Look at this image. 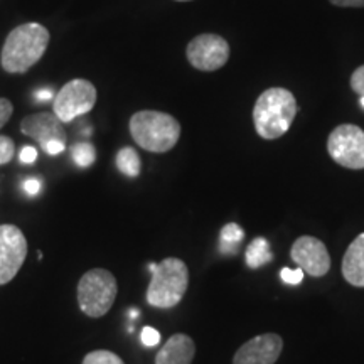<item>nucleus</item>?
I'll return each instance as SVG.
<instances>
[{
  "label": "nucleus",
  "mask_w": 364,
  "mask_h": 364,
  "mask_svg": "<svg viewBox=\"0 0 364 364\" xmlns=\"http://www.w3.org/2000/svg\"><path fill=\"white\" fill-rule=\"evenodd\" d=\"M49 31L38 22L17 26L9 33L4 43L0 65L11 75H22L44 56L49 44Z\"/></svg>",
  "instance_id": "nucleus-1"
},
{
  "label": "nucleus",
  "mask_w": 364,
  "mask_h": 364,
  "mask_svg": "<svg viewBox=\"0 0 364 364\" xmlns=\"http://www.w3.org/2000/svg\"><path fill=\"white\" fill-rule=\"evenodd\" d=\"M297 100L285 88H268L258 97L253 107V125L265 140L284 136L297 117Z\"/></svg>",
  "instance_id": "nucleus-2"
},
{
  "label": "nucleus",
  "mask_w": 364,
  "mask_h": 364,
  "mask_svg": "<svg viewBox=\"0 0 364 364\" xmlns=\"http://www.w3.org/2000/svg\"><path fill=\"white\" fill-rule=\"evenodd\" d=\"M129 127L135 144L149 152L166 154L179 142L181 124L169 113L157 110L136 112L132 115Z\"/></svg>",
  "instance_id": "nucleus-3"
},
{
  "label": "nucleus",
  "mask_w": 364,
  "mask_h": 364,
  "mask_svg": "<svg viewBox=\"0 0 364 364\" xmlns=\"http://www.w3.org/2000/svg\"><path fill=\"white\" fill-rule=\"evenodd\" d=\"M152 280L147 289L149 306L172 309L181 302L189 287V268L181 258H166L161 263H150Z\"/></svg>",
  "instance_id": "nucleus-4"
},
{
  "label": "nucleus",
  "mask_w": 364,
  "mask_h": 364,
  "mask_svg": "<svg viewBox=\"0 0 364 364\" xmlns=\"http://www.w3.org/2000/svg\"><path fill=\"white\" fill-rule=\"evenodd\" d=\"M118 294L117 279L105 268L88 270L78 284V306L85 316L98 318L110 311Z\"/></svg>",
  "instance_id": "nucleus-5"
},
{
  "label": "nucleus",
  "mask_w": 364,
  "mask_h": 364,
  "mask_svg": "<svg viewBox=\"0 0 364 364\" xmlns=\"http://www.w3.org/2000/svg\"><path fill=\"white\" fill-rule=\"evenodd\" d=\"M97 103V88L88 80L68 81L53 100V112L63 124H70L93 110Z\"/></svg>",
  "instance_id": "nucleus-6"
},
{
  "label": "nucleus",
  "mask_w": 364,
  "mask_h": 364,
  "mask_svg": "<svg viewBox=\"0 0 364 364\" xmlns=\"http://www.w3.org/2000/svg\"><path fill=\"white\" fill-rule=\"evenodd\" d=\"M327 152L346 169H364V130L353 124L336 127L327 139Z\"/></svg>",
  "instance_id": "nucleus-7"
},
{
  "label": "nucleus",
  "mask_w": 364,
  "mask_h": 364,
  "mask_svg": "<svg viewBox=\"0 0 364 364\" xmlns=\"http://www.w3.org/2000/svg\"><path fill=\"white\" fill-rule=\"evenodd\" d=\"M186 56L191 66L199 71H218L230 59V44L218 34H201L188 44Z\"/></svg>",
  "instance_id": "nucleus-8"
},
{
  "label": "nucleus",
  "mask_w": 364,
  "mask_h": 364,
  "mask_svg": "<svg viewBox=\"0 0 364 364\" xmlns=\"http://www.w3.org/2000/svg\"><path fill=\"white\" fill-rule=\"evenodd\" d=\"M27 257V240L14 225H0V285L12 282Z\"/></svg>",
  "instance_id": "nucleus-9"
},
{
  "label": "nucleus",
  "mask_w": 364,
  "mask_h": 364,
  "mask_svg": "<svg viewBox=\"0 0 364 364\" xmlns=\"http://www.w3.org/2000/svg\"><path fill=\"white\" fill-rule=\"evenodd\" d=\"M290 257L300 270L311 277H324L331 270V257L326 245L314 236H300L290 250Z\"/></svg>",
  "instance_id": "nucleus-10"
},
{
  "label": "nucleus",
  "mask_w": 364,
  "mask_h": 364,
  "mask_svg": "<svg viewBox=\"0 0 364 364\" xmlns=\"http://www.w3.org/2000/svg\"><path fill=\"white\" fill-rule=\"evenodd\" d=\"M284 351V339L279 334L257 336L235 353L233 364H275Z\"/></svg>",
  "instance_id": "nucleus-11"
},
{
  "label": "nucleus",
  "mask_w": 364,
  "mask_h": 364,
  "mask_svg": "<svg viewBox=\"0 0 364 364\" xmlns=\"http://www.w3.org/2000/svg\"><path fill=\"white\" fill-rule=\"evenodd\" d=\"M21 132L46 149L51 142H65L68 140L63 122L54 115V112H41L26 117L21 122Z\"/></svg>",
  "instance_id": "nucleus-12"
},
{
  "label": "nucleus",
  "mask_w": 364,
  "mask_h": 364,
  "mask_svg": "<svg viewBox=\"0 0 364 364\" xmlns=\"http://www.w3.org/2000/svg\"><path fill=\"white\" fill-rule=\"evenodd\" d=\"M194 354V341L186 334H174L157 353L156 364H191Z\"/></svg>",
  "instance_id": "nucleus-13"
},
{
  "label": "nucleus",
  "mask_w": 364,
  "mask_h": 364,
  "mask_svg": "<svg viewBox=\"0 0 364 364\" xmlns=\"http://www.w3.org/2000/svg\"><path fill=\"white\" fill-rule=\"evenodd\" d=\"M343 277L353 287H364V233L359 235L346 250Z\"/></svg>",
  "instance_id": "nucleus-14"
},
{
  "label": "nucleus",
  "mask_w": 364,
  "mask_h": 364,
  "mask_svg": "<svg viewBox=\"0 0 364 364\" xmlns=\"http://www.w3.org/2000/svg\"><path fill=\"white\" fill-rule=\"evenodd\" d=\"M245 260H247V265L253 268V270L270 263L273 260V253L268 241L265 238H255L248 245L247 253H245Z\"/></svg>",
  "instance_id": "nucleus-15"
},
{
  "label": "nucleus",
  "mask_w": 364,
  "mask_h": 364,
  "mask_svg": "<svg viewBox=\"0 0 364 364\" xmlns=\"http://www.w3.org/2000/svg\"><path fill=\"white\" fill-rule=\"evenodd\" d=\"M245 238L243 228L236 225V223H228L223 226L220 235V252L226 255H233L238 250L240 243Z\"/></svg>",
  "instance_id": "nucleus-16"
},
{
  "label": "nucleus",
  "mask_w": 364,
  "mask_h": 364,
  "mask_svg": "<svg viewBox=\"0 0 364 364\" xmlns=\"http://www.w3.org/2000/svg\"><path fill=\"white\" fill-rule=\"evenodd\" d=\"M117 169L125 174L127 177H136L142 169V164H140V157L136 154L135 149L124 147L118 150L117 154Z\"/></svg>",
  "instance_id": "nucleus-17"
},
{
  "label": "nucleus",
  "mask_w": 364,
  "mask_h": 364,
  "mask_svg": "<svg viewBox=\"0 0 364 364\" xmlns=\"http://www.w3.org/2000/svg\"><path fill=\"white\" fill-rule=\"evenodd\" d=\"M71 157L73 161L78 167H86L93 166L95 164V159H97V150L95 147L88 142H80V144H75L71 149Z\"/></svg>",
  "instance_id": "nucleus-18"
},
{
  "label": "nucleus",
  "mask_w": 364,
  "mask_h": 364,
  "mask_svg": "<svg viewBox=\"0 0 364 364\" xmlns=\"http://www.w3.org/2000/svg\"><path fill=\"white\" fill-rule=\"evenodd\" d=\"M83 364H125L120 356L115 353L107 351V349H98V351H91L86 354Z\"/></svg>",
  "instance_id": "nucleus-19"
},
{
  "label": "nucleus",
  "mask_w": 364,
  "mask_h": 364,
  "mask_svg": "<svg viewBox=\"0 0 364 364\" xmlns=\"http://www.w3.org/2000/svg\"><path fill=\"white\" fill-rule=\"evenodd\" d=\"M14 157V142L6 135H0V166H6Z\"/></svg>",
  "instance_id": "nucleus-20"
},
{
  "label": "nucleus",
  "mask_w": 364,
  "mask_h": 364,
  "mask_svg": "<svg viewBox=\"0 0 364 364\" xmlns=\"http://www.w3.org/2000/svg\"><path fill=\"white\" fill-rule=\"evenodd\" d=\"M304 275H306V273H304V270H300V268H297V270H292V268H284V270L280 272L282 280L289 285L302 284Z\"/></svg>",
  "instance_id": "nucleus-21"
},
{
  "label": "nucleus",
  "mask_w": 364,
  "mask_h": 364,
  "mask_svg": "<svg viewBox=\"0 0 364 364\" xmlns=\"http://www.w3.org/2000/svg\"><path fill=\"white\" fill-rule=\"evenodd\" d=\"M351 88L359 97H364V65L356 68L351 75Z\"/></svg>",
  "instance_id": "nucleus-22"
},
{
  "label": "nucleus",
  "mask_w": 364,
  "mask_h": 364,
  "mask_svg": "<svg viewBox=\"0 0 364 364\" xmlns=\"http://www.w3.org/2000/svg\"><path fill=\"white\" fill-rule=\"evenodd\" d=\"M140 339H142L144 346H147V348H154V346L161 343V334H159V331L154 329V327H144L142 334H140Z\"/></svg>",
  "instance_id": "nucleus-23"
},
{
  "label": "nucleus",
  "mask_w": 364,
  "mask_h": 364,
  "mask_svg": "<svg viewBox=\"0 0 364 364\" xmlns=\"http://www.w3.org/2000/svg\"><path fill=\"white\" fill-rule=\"evenodd\" d=\"M12 113H14L12 103L9 102L7 98H0V129H2V127L6 125L9 120H11Z\"/></svg>",
  "instance_id": "nucleus-24"
},
{
  "label": "nucleus",
  "mask_w": 364,
  "mask_h": 364,
  "mask_svg": "<svg viewBox=\"0 0 364 364\" xmlns=\"http://www.w3.org/2000/svg\"><path fill=\"white\" fill-rule=\"evenodd\" d=\"M19 159L22 164H34L36 159H38V150L31 147V145H26V147H22L21 150Z\"/></svg>",
  "instance_id": "nucleus-25"
},
{
  "label": "nucleus",
  "mask_w": 364,
  "mask_h": 364,
  "mask_svg": "<svg viewBox=\"0 0 364 364\" xmlns=\"http://www.w3.org/2000/svg\"><path fill=\"white\" fill-rule=\"evenodd\" d=\"M41 186H43V184H41L39 179H36V177H31V179H27L24 182V191L29 196H36V194H39Z\"/></svg>",
  "instance_id": "nucleus-26"
},
{
  "label": "nucleus",
  "mask_w": 364,
  "mask_h": 364,
  "mask_svg": "<svg viewBox=\"0 0 364 364\" xmlns=\"http://www.w3.org/2000/svg\"><path fill=\"white\" fill-rule=\"evenodd\" d=\"M65 149H66L65 142H51L44 149V152L48 154V156H59V154L65 152Z\"/></svg>",
  "instance_id": "nucleus-27"
},
{
  "label": "nucleus",
  "mask_w": 364,
  "mask_h": 364,
  "mask_svg": "<svg viewBox=\"0 0 364 364\" xmlns=\"http://www.w3.org/2000/svg\"><path fill=\"white\" fill-rule=\"evenodd\" d=\"M54 97H56V93H54L53 88H43L39 91H36V100H39V102H51V100H54Z\"/></svg>",
  "instance_id": "nucleus-28"
},
{
  "label": "nucleus",
  "mask_w": 364,
  "mask_h": 364,
  "mask_svg": "<svg viewBox=\"0 0 364 364\" xmlns=\"http://www.w3.org/2000/svg\"><path fill=\"white\" fill-rule=\"evenodd\" d=\"M329 2L338 7H364V0H329Z\"/></svg>",
  "instance_id": "nucleus-29"
},
{
  "label": "nucleus",
  "mask_w": 364,
  "mask_h": 364,
  "mask_svg": "<svg viewBox=\"0 0 364 364\" xmlns=\"http://www.w3.org/2000/svg\"><path fill=\"white\" fill-rule=\"evenodd\" d=\"M359 102H361V107L364 108V97H361V98H359Z\"/></svg>",
  "instance_id": "nucleus-30"
},
{
  "label": "nucleus",
  "mask_w": 364,
  "mask_h": 364,
  "mask_svg": "<svg viewBox=\"0 0 364 364\" xmlns=\"http://www.w3.org/2000/svg\"><path fill=\"white\" fill-rule=\"evenodd\" d=\"M177 2H189V0H177Z\"/></svg>",
  "instance_id": "nucleus-31"
}]
</instances>
